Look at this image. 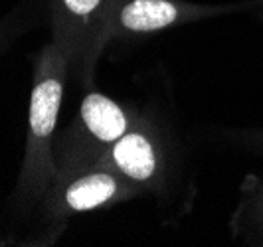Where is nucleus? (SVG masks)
I'll return each instance as SVG.
<instances>
[{
  "label": "nucleus",
  "instance_id": "nucleus-2",
  "mask_svg": "<svg viewBox=\"0 0 263 247\" xmlns=\"http://www.w3.org/2000/svg\"><path fill=\"white\" fill-rule=\"evenodd\" d=\"M137 117L101 91L85 93L76 119L53 141L58 176L99 164L101 156L133 127Z\"/></svg>",
  "mask_w": 263,
  "mask_h": 247
},
{
  "label": "nucleus",
  "instance_id": "nucleus-4",
  "mask_svg": "<svg viewBox=\"0 0 263 247\" xmlns=\"http://www.w3.org/2000/svg\"><path fill=\"white\" fill-rule=\"evenodd\" d=\"M216 12L220 8L184 0H109L97 32V53L111 40L148 36Z\"/></svg>",
  "mask_w": 263,
  "mask_h": 247
},
{
  "label": "nucleus",
  "instance_id": "nucleus-7",
  "mask_svg": "<svg viewBox=\"0 0 263 247\" xmlns=\"http://www.w3.org/2000/svg\"><path fill=\"white\" fill-rule=\"evenodd\" d=\"M28 26H30V20H28L24 6L14 8L12 12L0 18V55L12 46V42L22 32H26Z\"/></svg>",
  "mask_w": 263,
  "mask_h": 247
},
{
  "label": "nucleus",
  "instance_id": "nucleus-6",
  "mask_svg": "<svg viewBox=\"0 0 263 247\" xmlns=\"http://www.w3.org/2000/svg\"><path fill=\"white\" fill-rule=\"evenodd\" d=\"M143 190H160L166 162L157 127L145 117H137L133 127L99 160Z\"/></svg>",
  "mask_w": 263,
  "mask_h": 247
},
{
  "label": "nucleus",
  "instance_id": "nucleus-1",
  "mask_svg": "<svg viewBox=\"0 0 263 247\" xmlns=\"http://www.w3.org/2000/svg\"><path fill=\"white\" fill-rule=\"evenodd\" d=\"M69 73L71 64L67 53L50 40L42 48L34 67V85L28 105L26 146L14 192L18 210L40 206L58 178L53 137Z\"/></svg>",
  "mask_w": 263,
  "mask_h": 247
},
{
  "label": "nucleus",
  "instance_id": "nucleus-5",
  "mask_svg": "<svg viewBox=\"0 0 263 247\" xmlns=\"http://www.w3.org/2000/svg\"><path fill=\"white\" fill-rule=\"evenodd\" d=\"M52 40L67 53L71 73L91 81L99 60L97 32L109 0H44Z\"/></svg>",
  "mask_w": 263,
  "mask_h": 247
},
{
  "label": "nucleus",
  "instance_id": "nucleus-3",
  "mask_svg": "<svg viewBox=\"0 0 263 247\" xmlns=\"http://www.w3.org/2000/svg\"><path fill=\"white\" fill-rule=\"evenodd\" d=\"M143 192V188L129 182L115 170L95 164L58 176L40 206L46 220H66L76 214L131 200Z\"/></svg>",
  "mask_w": 263,
  "mask_h": 247
}]
</instances>
